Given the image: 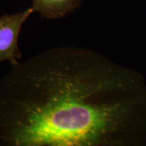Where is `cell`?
I'll return each mask as SVG.
<instances>
[{
  "label": "cell",
  "instance_id": "7a4b0ae2",
  "mask_svg": "<svg viewBox=\"0 0 146 146\" xmlns=\"http://www.w3.org/2000/svg\"><path fill=\"white\" fill-rule=\"evenodd\" d=\"M33 12L31 7L0 17V62L8 61L12 66L20 62L22 54L18 47V36L23 24Z\"/></svg>",
  "mask_w": 146,
  "mask_h": 146
},
{
  "label": "cell",
  "instance_id": "6da1fadb",
  "mask_svg": "<svg viewBox=\"0 0 146 146\" xmlns=\"http://www.w3.org/2000/svg\"><path fill=\"white\" fill-rule=\"evenodd\" d=\"M0 80V146H130L146 142L139 73L74 46L45 50Z\"/></svg>",
  "mask_w": 146,
  "mask_h": 146
},
{
  "label": "cell",
  "instance_id": "3957f363",
  "mask_svg": "<svg viewBox=\"0 0 146 146\" xmlns=\"http://www.w3.org/2000/svg\"><path fill=\"white\" fill-rule=\"evenodd\" d=\"M82 0H33L32 8L47 19L62 18L79 8Z\"/></svg>",
  "mask_w": 146,
  "mask_h": 146
}]
</instances>
